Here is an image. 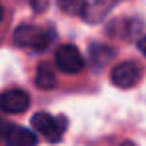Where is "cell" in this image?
<instances>
[{
	"instance_id": "obj_6",
	"label": "cell",
	"mask_w": 146,
	"mask_h": 146,
	"mask_svg": "<svg viewBox=\"0 0 146 146\" xmlns=\"http://www.w3.org/2000/svg\"><path fill=\"white\" fill-rule=\"evenodd\" d=\"M2 138L6 146H36L38 144V136L32 130L16 126V124H10V128L4 132Z\"/></svg>"
},
{
	"instance_id": "obj_13",
	"label": "cell",
	"mask_w": 146,
	"mask_h": 146,
	"mask_svg": "<svg viewBox=\"0 0 146 146\" xmlns=\"http://www.w3.org/2000/svg\"><path fill=\"white\" fill-rule=\"evenodd\" d=\"M2 18H4V8L0 6V22H2Z\"/></svg>"
},
{
	"instance_id": "obj_10",
	"label": "cell",
	"mask_w": 146,
	"mask_h": 146,
	"mask_svg": "<svg viewBox=\"0 0 146 146\" xmlns=\"http://www.w3.org/2000/svg\"><path fill=\"white\" fill-rule=\"evenodd\" d=\"M118 2H122V0H94V6H90V10H88V18H90V20H100V18L106 16Z\"/></svg>"
},
{
	"instance_id": "obj_4",
	"label": "cell",
	"mask_w": 146,
	"mask_h": 146,
	"mask_svg": "<svg viewBox=\"0 0 146 146\" xmlns=\"http://www.w3.org/2000/svg\"><path fill=\"white\" fill-rule=\"evenodd\" d=\"M140 76H142L140 66H138L136 62H132V60H124V62L116 64V66L112 68V72H110L112 84L118 86V88H124V90L136 86V84L140 82Z\"/></svg>"
},
{
	"instance_id": "obj_8",
	"label": "cell",
	"mask_w": 146,
	"mask_h": 146,
	"mask_svg": "<svg viewBox=\"0 0 146 146\" xmlns=\"http://www.w3.org/2000/svg\"><path fill=\"white\" fill-rule=\"evenodd\" d=\"M36 86L42 88V90H50V88L56 86V74H54L50 64L42 62L38 66V70H36Z\"/></svg>"
},
{
	"instance_id": "obj_9",
	"label": "cell",
	"mask_w": 146,
	"mask_h": 146,
	"mask_svg": "<svg viewBox=\"0 0 146 146\" xmlns=\"http://www.w3.org/2000/svg\"><path fill=\"white\" fill-rule=\"evenodd\" d=\"M114 58V50L110 46H104V44H92L90 46V60L96 68L104 66L108 60Z\"/></svg>"
},
{
	"instance_id": "obj_1",
	"label": "cell",
	"mask_w": 146,
	"mask_h": 146,
	"mask_svg": "<svg viewBox=\"0 0 146 146\" xmlns=\"http://www.w3.org/2000/svg\"><path fill=\"white\" fill-rule=\"evenodd\" d=\"M56 32L52 28H42V26H34V24H22L14 30V42L22 48H30V50H46L52 40H54Z\"/></svg>"
},
{
	"instance_id": "obj_7",
	"label": "cell",
	"mask_w": 146,
	"mask_h": 146,
	"mask_svg": "<svg viewBox=\"0 0 146 146\" xmlns=\"http://www.w3.org/2000/svg\"><path fill=\"white\" fill-rule=\"evenodd\" d=\"M58 6L64 14L70 16H80V18H88V2L86 0H58Z\"/></svg>"
},
{
	"instance_id": "obj_12",
	"label": "cell",
	"mask_w": 146,
	"mask_h": 146,
	"mask_svg": "<svg viewBox=\"0 0 146 146\" xmlns=\"http://www.w3.org/2000/svg\"><path fill=\"white\" fill-rule=\"evenodd\" d=\"M120 146H136V144H134V142H128V140H126V142H122Z\"/></svg>"
},
{
	"instance_id": "obj_5",
	"label": "cell",
	"mask_w": 146,
	"mask_h": 146,
	"mask_svg": "<svg viewBox=\"0 0 146 146\" xmlns=\"http://www.w3.org/2000/svg\"><path fill=\"white\" fill-rule=\"evenodd\" d=\"M30 106V96L22 88H10L0 92V110L6 114H22Z\"/></svg>"
},
{
	"instance_id": "obj_11",
	"label": "cell",
	"mask_w": 146,
	"mask_h": 146,
	"mask_svg": "<svg viewBox=\"0 0 146 146\" xmlns=\"http://www.w3.org/2000/svg\"><path fill=\"white\" fill-rule=\"evenodd\" d=\"M138 48H140V52L146 56V36H142V38L138 40Z\"/></svg>"
},
{
	"instance_id": "obj_2",
	"label": "cell",
	"mask_w": 146,
	"mask_h": 146,
	"mask_svg": "<svg viewBox=\"0 0 146 146\" xmlns=\"http://www.w3.org/2000/svg\"><path fill=\"white\" fill-rule=\"evenodd\" d=\"M32 128L42 134L48 142H60L66 128H68V120L64 116H52L48 112H36L32 116Z\"/></svg>"
},
{
	"instance_id": "obj_3",
	"label": "cell",
	"mask_w": 146,
	"mask_h": 146,
	"mask_svg": "<svg viewBox=\"0 0 146 146\" xmlns=\"http://www.w3.org/2000/svg\"><path fill=\"white\" fill-rule=\"evenodd\" d=\"M56 68L64 74H76L84 68V56L74 44H62L56 50Z\"/></svg>"
}]
</instances>
